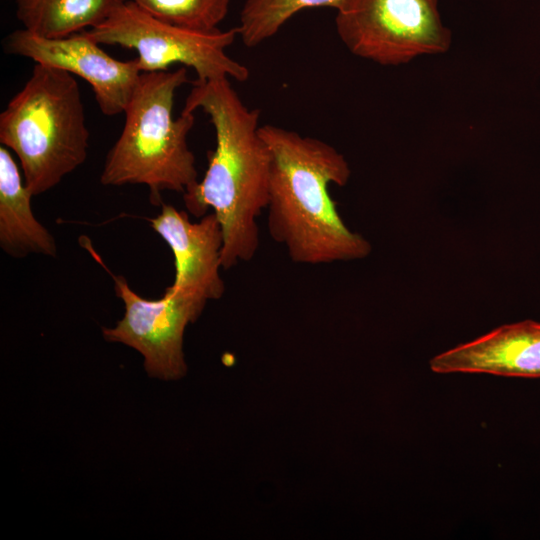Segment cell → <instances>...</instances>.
<instances>
[{
  "mask_svg": "<svg viewBox=\"0 0 540 540\" xmlns=\"http://www.w3.org/2000/svg\"><path fill=\"white\" fill-rule=\"evenodd\" d=\"M32 197L9 149L1 146L0 247L15 258L30 254L55 257V239L34 216L31 208Z\"/></svg>",
  "mask_w": 540,
  "mask_h": 540,
  "instance_id": "11",
  "label": "cell"
},
{
  "mask_svg": "<svg viewBox=\"0 0 540 540\" xmlns=\"http://www.w3.org/2000/svg\"><path fill=\"white\" fill-rule=\"evenodd\" d=\"M196 109L209 116L216 146L203 179L183 200L196 217L213 209L223 233L221 265L228 270L251 261L259 248L257 219L268 203L271 152L260 133V109L248 108L229 78L196 80L183 110Z\"/></svg>",
  "mask_w": 540,
  "mask_h": 540,
  "instance_id": "1",
  "label": "cell"
},
{
  "mask_svg": "<svg viewBox=\"0 0 540 540\" xmlns=\"http://www.w3.org/2000/svg\"><path fill=\"white\" fill-rule=\"evenodd\" d=\"M89 136L76 78L47 65L35 64L0 114V143L18 157L33 196L54 188L85 162Z\"/></svg>",
  "mask_w": 540,
  "mask_h": 540,
  "instance_id": "4",
  "label": "cell"
},
{
  "mask_svg": "<svg viewBox=\"0 0 540 540\" xmlns=\"http://www.w3.org/2000/svg\"><path fill=\"white\" fill-rule=\"evenodd\" d=\"M87 31L99 44L136 50L142 72L167 71L179 63L192 68L200 81L232 78L243 82L249 78L248 68L226 53L238 36L237 27L191 29L161 20L124 0L102 23Z\"/></svg>",
  "mask_w": 540,
  "mask_h": 540,
  "instance_id": "5",
  "label": "cell"
},
{
  "mask_svg": "<svg viewBox=\"0 0 540 540\" xmlns=\"http://www.w3.org/2000/svg\"><path fill=\"white\" fill-rule=\"evenodd\" d=\"M434 373H484L540 378V322L524 320L492 331L434 356Z\"/></svg>",
  "mask_w": 540,
  "mask_h": 540,
  "instance_id": "10",
  "label": "cell"
},
{
  "mask_svg": "<svg viewBox=\"0 0 540 540\" xmlns=\"http://www.w3.org/2000/svg\"><path fill=\"white\" fill-rule=\"evenodd\" d=\"M343 0H245L237 26L238 36L249 48L272 38L298 12L314 7L335 10Z\"/></svg>",
  "mask_w": 540,
  "mask_h": 540,
  "instance_id": "13",
  "label": "cell"
},
{
  "mask_svg": "<svg viewBox=\"0 0 540 540\" xmlns=\"http://www.w3.org/2000/svg\"><path fill=\"white\" fill-rule=\"evenodd\" d=\"M110 274L115 294L122 300L125 312L114 327H103L104 338L141 353L150 377L163 380L183 377L187 370L183 354L184 331L188 324L198 319L207 302L173 292L168 287L161 298L145 299L130 288L125 277Z\"/></svg>",
  "mask_w": 540,
  "mask_h": 540,
  "instance_id": "7",
  "label": "cell"
},
{
  "mask_svg": "<svg viewBox=\"0 0 540 540\" xmlns=\"http://www.w3.org/2000/svg\"><path fill=\"white\" fill-rule=\"evenodd\" d=\"M335 26L353 55L383 66L445 53L452 42L438 0H343Z\"/></svg>",
  "mask_w": 540,
  "mask_h": 540,
  "instance_id": "6",
  "label": "cell"
},
{
  "mask_svg": "<svg viewBox=\"0 0 540 540\" xmlns=\"http://www.w3.org/2000/svg\"><path fill=\"white\" fill-rule=\"evenodd\" d=\"M6 53L64 70L84 79L106 116L124 113L141 76L137 58L111 57L87 30L61 38H44L21 28L3 44Z\"/></svg>",
  "mask_w": 540,
  "mask_h": 540,
  "instance_id": "8",
  "label": "cell"
},
{
  "mask_svg": "<svg viewBox=\"0 0 540 540\" xmlns=\"http://www.w3.org/2000/svg\"><path fill=\"white\" fill-rule=\"evenodd\" d=\"M124 0H13L23 29L44 38H61L102 23Z\"/></svg>",
  "mask_w": 540,
  "mask_h": 540,
  "instance_id": "12",
  "label": "cell"
},
{
  "mask_svg": "<svg viewBox=\"0 0 540 540\" xmlns=\"http://www.w3.org/2000/svg\"><path fill=\"white\" fill-rule=\"evenodd\" d=\"M151 15L179 26L214 30L225 19L231 0H131Z\"/></svg>",
  "mask_w": 540,
  "mask_h": 540,
  "instance_id": "14",
  "label": "cell"
},
{
  "mask_svg": "<svg viewBox=\"0 0 540 540\" xmlns=\"http://www.w3.org/2000/svg\"><path fill=\"white\" fill-rule=\"evenodd\" d=\"M150 219L153 230L167 243L174 256L173 292L208 302L223 296L220 275L223 233L214 212L191 222L186 211L163 203Z\"/></svg>",
  "mask_w": 540,
  "mask_h": 540,
  "instance_id": "9",
  "label": "cell"
},
{
  "mask_svg": "<svg viewBox=\"0 0 540 540\" xmlns=\"http://www.w3.org/2000/svg\"><path fill=\"white\" fill-rule=\"evenodd\" d=\"M187 82L184 66L141 73L124 111L123 129L106 156L102 185H145L155 206L163 204L164 190L184 195L194 188L198 173L187 142L194 112L182 110L178 117L173 115L176 91Z\"/></svg>",
  "mask_w": 540,
  "mask_h": 540,
  "instance_id": "3",
  "label": "cell"
},
{
  "mask_svg": "<svg viewBox=\"0 0 540 540\" xmlns=\"http://www.w3.org/2000/svg\"><path fill=\"white\" fill-rule=\"evenodd\" d=\"M260 133L271 152L267 228L292 262L318 265L367 257L372 246L351 231L337 211L329 185L345 186L346 158L318 138L265 124Z\"/></svg>",
  "mask_w": 540,
  "mask_h": 540,
  "instance_id": "2",
  "label": "cell"
}]
</instances>
